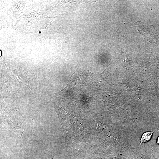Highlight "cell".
I'll return each mask as SVG.
<instances>
[{
	"instance_id": "6da1fadb",
	"label": "cell",
	"mask_w": 159,
	"mask_h": 159,
	"mask_svg": "<svg viewBox=\"0 0 159 159\" xmlns=\"http://www.w3.org/2000/svg\"><path fill=\"white\" fill-rule=\"evenodd\" d=\"M153 132V131L147 132L144 133L141 138L140 144L142 143H145L150 140Z\"/></svg>"
},
{
	"instance_id": "7a4b0ae2",
	"label": "cell",
	"mask_w": 159,
	"mask_h": 159,
	"mask_svg": "<svg viewBox=\"0 0 159 159\" xmlns=\"http://www.w3.org/2000/svg\"><path fill=\"white\" fill-rule=\"evenodd\" d=\"M157 144H159V136L158 138L157 141Z\"/></svg>"
}]
</instances>
